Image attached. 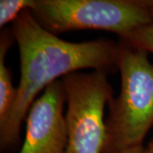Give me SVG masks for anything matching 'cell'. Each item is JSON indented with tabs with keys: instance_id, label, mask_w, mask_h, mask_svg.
<instances>
[{
	"instance_id": "obj_9",
	"label": "cell",
	"mask_w": 153,
	"mask_h": 153,
	"mask_svg": "<svg viewBox=\"0 0 153 153\" xmlns=\"http://www.w3.org/2000/svg\"><path fill=\"white\" fill-rule=\"evenodd\" d=\"M109 153H150V151L147 147H144L143 146H139L135 147L128 148L120 151H115Z\"/></svg>"
},
{
	"instance_id": "obj_3",
	"label": "cell",
	"mask_w": 153,
	"mask_h": 153,
	"mask_svg": "<svg viewBox=\"0 0 153 153\" xmlns=\"http://www.w3.org/2000/svg\"><path fill=\"white\" fill-rule=\"evenodd\" d=\"M50 33L101 30L123 38L151 22L152 6L142 0H34L30 10Z\"/></svg>"
},
{
	"instance_id": "obj_2",
	"label": "cell",
	"mask_w": 153,
	"mask_h": 153,
	"mask_svg": "<svg viewBox=\"0 0 153 153\" xmlns=\"http://www.w3.org/2000/svg\"><path fill=\"white\" fill-rule=\"evenodd\" d=\"M117 68L121 90L108 103L104 153L142 146L153 124V65L147 52L121 40Z\"/></svg>"
},
{
	"instance_id": "obj_1",
	"label": "cell",
	"mask_w": 153,
	"mask_h": 153,
	"mask_svg": "<svg viewBox=\"0 0 153 153\" xmlns=\"http://www.w3.org/2000/svg\"><path fill=\"white\" fill-rule=\"evenodd\" d=\"M21 57V81L11 114L0 128V147L6 151L20 139V130L36 96L59 77L82 69L108 72L117 68L118 44L109 40L72 43L59 38L26 10L12 25Z\"/></svg>"
},
{
	"instance_id": "obj_6",
	"label": "cell",
	"mask_w": 153,
	"mask_h": 153,
	"mask_svg": "<svg viewBox=\"0 0 153 153\" xmlns=\"http://www.w3.org/2000/svg\"><path fill=\"white\" fill-rule=\"evenodd\" d=\"M14 35L4 30L0 38V128L9 119L16 103V88L13 86L11 73L5 64V55L10 47Z\"/></svg>"
},
{
	"instance_id": "obj_10",
	"label": "cell",
	"mask_w": 153,
	"mask_h": 153,
	"mask_svg": "<svg viewBox=\"0 0 153 153\" xmlns=\"http://www.w3.org/2000/svg\"><path fill=\"white\" fill-rule=\"evenodd\" d=\"M147 148L149 149V151H150V153H153V139Z\"/></svg>"
},
{
	"instance_id": "obj_5",
	"label": "cell",
	"mask_w": 153,
	"mask_h": 153,
	"mask_svg": "<svg viewBox=\"0 0 153 153\" xmlns=\"http://www.w3.org/2000/svg\"><path fill=\"white\" fill-rule=\"evenodd\" d=\"M66 101L61 79L44 89L28 111L26 138L19 153L66 152L68 137L63 112Z\"/></svg>"
},
{
	"instance_id": "obj_7",
	"label": "cell",
	"mask_w": 153,
	"mask_h": 153,
	"mask_svg": "<svg viewBox=\"0 0 153 153\" xmlns=\"http://www.w3.org/2000/svg\"><path fill=\"white\" fill-rule=\"evenodd\" d=\"M148 2L152 6V17L151 22L128 33L125 37L121 38V40L126 41L147 53L151 52L153 54V5L150 3V1Z\"/></svg>"
},
{
	"instance_id": "obj_11",
	"label": "cell",
	"mask_w": 153,
	"mask_h": 153,
	"mask_svg": "<svg viewBox=\"0 0 153 153\" xmlns=\"http://www.w3.org/2000/svg\"><path fill=\"white\" fill-rule=\"evenodd\" d=\"M150 3H151V4L153 5V0H150Z\"/></svg>"
},
{
	"instance_id": "obj_8",
	"label": "cell",
	"mask_w": 153,
	"mask_h": 153,
	"mask_svg": "<svg viewBox=\"0 0 153 153\" xmlns=\"http://www.w3.org/2000/svg\"><path fill=\"white\" fill-rule=\"evenodd\" d=\"M34 0H1L0 1V27L9 22H15L22 12L31 10Z\"/></svg>"
},
{
	"instance_id": "obj_4",
	"label": "cell",
	"mask_w": 153,
	"mask_h": 153,
	"mask_svg": "<svg viewBox=\"0 0 153 153\" xmlns=\"http://www.w3.org/2000/svg\"><path fill=\"white\" fill-rule=\"evenodd\" d=\"M104 71L73 72L63 76L67 111L65 153H104L106 144L105 107L113 90Z\"/></svg>"
}]
</instances>
